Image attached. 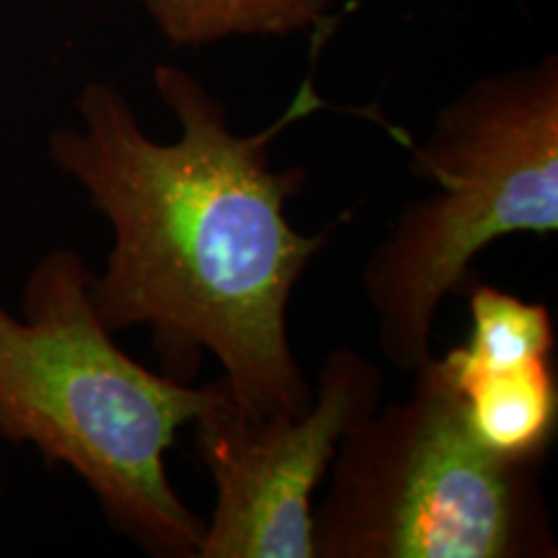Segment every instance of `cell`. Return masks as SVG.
<instances>
[{"instance_id": "cell-1", "label": "cell", "mask_w": 558, "mask_h": 558, "mask_svg": "<svg viewBox=\"0 0 558 558\" xmlns=\"http://www.w3.org/2000/svg\"><path fill=\"white\" fill-rule=\"evenodd\" d=\"M153 81L181 128L177 143L153 140L104 81L81 90V128L47 140L52 163L111 228L104 271H90L94 308L111 333L150 329L169 380L192 383L209 352L243 411L303 414L313 386L288 308L326 235L290 226L284 207L308 173L271 169L269 145L324 101L305 81L267 130L239 135L226 104L184 68L158 65Z\"/></svg>"}, {"instance_id": "cell-2", "label": "cell", "mask_w": 558, "mask_h": 558, "mask_svg": "<svg viewBox=\"0 0 558 558\" xmlns=\"http://www.w3.org/2000/svg\"><path fill=\"white\" fill-rule=\"evenodd\" d=\"M78 251H47L21 295L0 300V437L32 445L90 488L117 533L158 558H197L207 520L166 473V452L202 403L122 352L90 300Z\"/></svg>"}, {"instance_id": "cell-3", "label": "cell", "mask_w": 558, "mask_h": 558, "mask_svg": "<svg viewBox=\"0 0 558 558\" xmlns=\"http://www.w3.org/2000/svg\"><path fill=\"white\" fill-rule=\"evenodd\" d=\"M411 171L437 192L401 209L362 269L378 347L403 373L432 357L439 305L463 292L481 251L558 230V60L460 90L411 150Z\"/></svg>"}, {"instance_id": "cell-4", "label": "cell", "mask_w": 558, "mask_h": 558, "mask_svg": "<svg viewBox=\"0 0 558 558\" xmlns=\"http://www.w3.org/2000/svg\"><path fill=\"white\" fill-rule=\"evenodd\" d=\"M414 375L409 399L380 403L341 437L329 492L313 512V556H556L538 486L543 460L481 445L435 354Z\"/></svg>"}, {"instance_id": "cell-5", "label": "cell", "mask_w": 558, "mask_h": 558, "mask_svg": "<svg viewBox=\"0 0 558 558\" xmlns=\"http://www.w3.org/2000/svg\"><path fill=\"white\" fill-rule=\"evenodd\" d=\"M383 390L380 367L352 347L326 354L303 414H248L222 375L205 383L190 424L215 507L197 558H316L313 494L341 437L380 407Z\"/></svg>"}, {"instance_id": "cell-6", "label": "cell", "mask_w": 558, "mask_h": 558, "mask_svg": "<svg viewBox=\"0 0 558 558\" xmlns=\"http://www.w3.org/2000/svg\"><path fill=\"white\" fill-rule=\"evenodd\" d=\"M450 380L463 399L465 416L481 445L512 460H546L558 427L554 357L499 373L465 378L450 375Z\"/></svg>"}, {"instance_id": "cell-7", "label": "cell", "mask_w": 558, "mask_h": 558, "mask_svg": "<svg viewBox=\"0 0 558 558\" xmlns=\"http://www.w3.org/2000/svg\"><path fill=\"white\" fill-rule=\"evenodd\" d=\"M469 313L471 331L465 344L439 357L452 378L499 373V369L554 357V318L543 303H527L514 292L473 282L469 290Z\"/></svg>"}, {"instance_id": "cell-8", "label": "cell", "mask_w": 558, "mask_h": 558, "mask_svg": "<svg viewBox=\"0 0 558 558\" xmlns=\"http://www.w3.org/2000/svg\"><path fill=\"white\" fill-rule=\"evenodd\" d=\"M333 0H145L171 45L199 47L230 37H284L318 26Z\"/></svg>"}]
</instances>
